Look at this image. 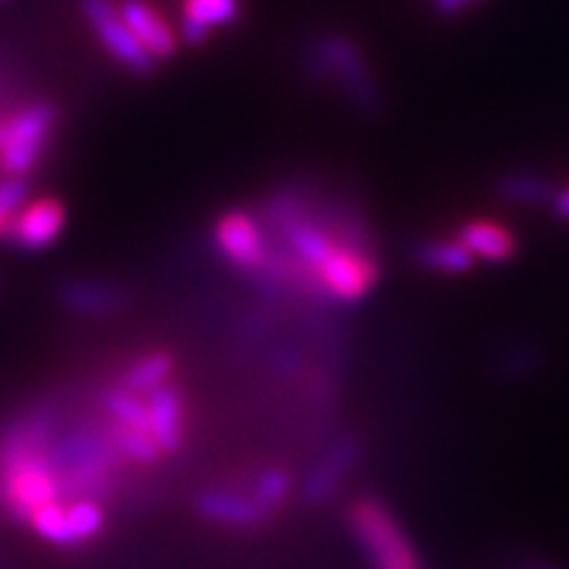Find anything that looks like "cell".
Returning a JSON list of instances; mask_svg holds the SVG:
<instances>
[{
	"label": "cell",
	"mask_w": 569,
	"mask_h": 569,
	"mask_svg": "<svg viewBox=\"0 0 569 569\" xmlns=\"http://www.w3.org/2000/svg\"><path fill=\"white\" fill-rule=\"evenodd\" d=\"M553 193V182L538 172H509L498 182V196L515 206L549 203Z\"/></svg>",
	"instance_id": "18"
},
{
	"label": "cell",
	"mask_w": 569,
	"mask_h": 569,
	"mask_svg": "<svg viewBox=\"0 0 569 569\" xmlns=\"http://www.w3.org/2000/svg\"><path fill=\"white\" fill-rule=\"evenodd\" d=\"M415 261L427 272L461 274L472 267L475 256L459 240H425L415 248Z\"/></svg>",
	"instance_id": "17"
},
{
	"label": "cell",
	"mask_w": 569,
	"mask_h": 569,
	"mask_svg": "<svg viewBox=\"0 0 569 569\" xmlns=\"http://www.w3.org/2000/svg\"><path fill=\"white\" fill-rule=\"evenodd\" d=\"M148 415H151V436L161 453H177L188 438V403L182 390L163 382L151 393H146Z\"/></svg>",
	"instance_id": "11"
},
{
	"label": "cell",
	"mask_w": 569,
	"mask_h": 569,
	"mask_svg": "<svg viewBox=\"0 0 569 569\" xmlns=\"http://www.w3.org/2000/svg\"><path fill=\"white\" fill-rule=\"evenodd\" d=\"M248 490H251L256 501H259L269 515H277V511L284 507L290 493H293V478L280 467H269L264 472L256 475Z\"/></svg>",
	"instance_id": "21"
},
{
	"label": "cell",
	"mask_w": 569,
	"mask_h": 569,
	"mask_svg": "<svg viewBox=\"0 0 569 569\" xmlns=\"http://www.w3.org/2000/svg\"><path fill=\"white\" fill-rule=\"evenodd\" d=\"M240 0H184L180 19V38L188 46H203L217 30L232 27L240 19Z\"/></svg>",
	"instance_id": "13"
},
{
	"label": "cell",
	"mask_w": 569,
	"mask_h": 569,
	"mask_svg": "<svg viewBox=\"0 0 569 569\" xmlns=\"http://www.w3.org/2000/svg\"><path fill=\"white\" fill-rule=\"evenodd\" d=\"M213 243L224 261L248 274L264 272L272 253L259 219L248 211H227L213 227Z\"/></svg>",
	"instance_id": "6"
},
{
	"label": "cell",
	"mask_w": 569,
	"mask_h": 569,
	"mask_svg": "<svg viewBox=\"0 0 569 569\" xmlns=\"http://www.w3.org/2000/svg\"><path fill=\"white\" fill-rule=\"evenodd\" d=\"M457 240L475 259L509 261L517 253L515 234L496 222H467L459 230Z\"/></svg>",
	"instance_id": "15"
},
{
	"label": "cell",
	"mask_w": 569,
	"mask_h": 569,
	"mask_svg": "<svg viewBox=\"0 0 569 569\" xmlns=\"http://www.w3.org/2000/svg\"><path fill=\"white\" fill-rule=\"evenodd\" d=\"M67 519H69V530L71 538H74V546L90 543L92 538H98L106 528V509L101 507V501L92 496H80L71 498L67 503Z\"/></svg>",
	"instance_id": "19"
},
{
	"label": "cell",
	"mask_w": 569,
	"mask_h": 569,
	"mask_svg": "<svg viewBox=\"0 0 569 569\" xmlns=\"http://www.w3.org/2000/svg\"><path fill=\"white\" fill-rule=\"evenodd\" d=\"M361 459V443L351 436L338 438L327 451L319 457V461L315 467L309 469L303 480V498L309 503H327L332 496L338 493L340 486L348 475L353 472L356 465Z\"/></svg>",
	"instance_id": "10"
},
{
	"label": "cell",
	"mask_w": 569,
	"mask_h": 569,
	"mask_svg": "<svg viewBox=\"0 0 569 569\" xmlns=\"http://www.w3.org/2000/svg\"><path fill=\"white\" fill-rule=\"evenodd\" d=\"M67 227V209L56 198H32L13 213L3 238L19 251H46L61 238Z\"/></svg>",
	"instance_id": "8"
},
{
	"label": "cell",
	"mask_w": 569,
	"mask_h": 569,
	"mask_svg": "<svg viewBox=\"0 0 569 569\" xmlns=\"http://www.w3.org/2000/svg\"><path fill=\"white\" fill-rule=\"evenodd\" d=\"M80 11L90 24L96 40L111 56L119 67L130 71L134 77L153 74L159 61L148 53V48L134 38V32L127 27L122 13L117 9V0H80Z\"/></svg>",
	"instance_id": "5"
},
{
	"label": "cell",
	"mask_w": 569,
	"mask_h": 569,
	"mask_svg": "<svg viewBox=\"0 0 569 569\" xmlns=\"http://www.w3.org/2000/svg\"><path fill=\"white\" fill-rule=\"evenodd\" d=\"M196 511L213 525H224L234 530H256L272 522L274 515L256 501L251 490L234 488H209L196 498Z\"/></svg>",
	"instance_id": "9"
},
{
	"label": "cell",
	"mask_w": 569,
	"mask_h": 569,
	"mask_svg": "<svg viewBox=\"0 0 569 569\" xmlns=\"http://www.w3.org/2000/svg\"><path fill=\"white\" fill-rule=\"evenodd\" d=\"M61 480L46 451L0 457V507L13 519H30L48 503L61 501Z\"/></svg>",
	"instance_id": "4"
},
{
	"label": "cell",
	"mask_w": 569,
	"mask_h": 569,
	"mask_svg": "<svg viewBox=\"0 0 569 569\" xmlns=\"http://www.w3.org/2000/svg\"><path fill=\"white\" fill-rule=\"evenodd\" d=\"M317 293L340 303H356L377 284V264L369 256L340 246L315 272Z\"/></svg>",
	"instance_id": "7"
},
{
	"label": "cell",
	"mask_w": 569,
	"mask_h": 569,
	"mask_svg": "<svg viewBox=\"0 0 569 569\" xmlns=\"http://www.w3.org/2000/svg\"><path fill=\"white\" fill-rule=\"evenodd\" d=\"M530 569H536V567H530Z\"/></svg>",
	"instance_id": "25"
},
{
	"label": "cell",
	"mask_w": 569,
	"mask_h": 569,
	"mask_svg": "<svg viewBox=\"0 0 569 569\" xmlns=\"http://www.w3.org/2000/svg\"><path fill=\"white\" fill-rule=\"evenodd\" d=\"M6 3H11V0H0V6H6Z\"/></svg>",
	"instance_id": "24"
},
{
	"label": "cell",
	"mask_w": 569,
	"mask_h": 569,
	"mask_svg": "<svg viewBox=\"0 0 569 569\" xmlns=\"http://www.w3.org/2000/svg\"><path fill=\"white\" fill-rule=\"evenodd\" d=\"M27 522H30V528L38 532L46 543L59 546V549H77L74 538H71V530H69L67 503L61 501L48 503V507L34 511Z\"/></svg>",
	"instance_id": "20"
},
{
	"label": "cell",
	"mask_w": 569,
	"mask_h": 569,
	"mask_svg": "<svg viewBox=\"0 0 569 569\" xmlns=\"http://www.w3.org/2000/svg\"><path fill=\"white\" fill-rule=\"evenodd\" d=\"M348 528L375 569H422L407 530L377 496L356 498L348 507Z\"/></svg>",
	"instance_id": "3"
},
{
	"label": "cell",
	"mask_w": 569,
	"mask_h": 569,
	"mask_svg": "<svg viewBox=\"0 0 569 569\" xmlns=\"http://www.w3.org/2000/svg\"><path fill=\"white\" fill-rule=\"evenodd\" d=\"M551 209L561 219V222H569V188H561L553 193Z\"/></svg>",
	"instance_id": "22"
},
{
	"label": "cell",
	"mask_w": 569,
	"mask_h": 569,
	"mask_svg": "<svg viewBox=\"0 0 569 569\" xmlns=\"http://www.w3.org/2000/svg\"><path fill=\"white\" fill-rule=\"evenodd\" d=\"M59 298L69 311L90 317L117 315L127 303L124 290L103 280H69L61 284Z\"/></svg>",
	"instance_id": "14"
},
{
	"label": "cell",
	"mask_w": 569,
	"mask_h": 569,
	"mask_svg": "<svg viewBox=\"0 0 569 569\" xmlns=\"http://www.w3.org/2000/svg\"><path fill=\"white\" fill-rule=\"evenodd\" d=\"M469 3H475V0H432V6L440 13H459L461 9H467Z\"/></svg>",
	"instance_id": "23"
},
{
	"label": "cell",
	"mask_w": 569,
	"mask_h": 569,
	"mask_svg": "<svg viewBox=\"0 0 569 569\" xmlns=\"http://www.w3.org/2000/svg\"><path fill=\"white\" fill-rule=\"evenodd\" d=\"M174 375V356L169 351H148L140 359H134L130 367L122 372L119 386L130 390V393L146 396L163 382L172 380Z\"/></svg>",
	"instance_id": "16"
},
{
	"label": "cell",
	"mask_w": 569,
	"mask_h": 569,
	"mask_svg": "<svg viewBox=\"0 0 569 569\" xmlns=\"http://www.w3.org/2000/svg\"><path fill=\"white\" fill-rule=\"evenodd\" d=\"M117 9L127 21V27L134 32V38L148 48V53L156 61L172 59L177 46H180V34L172 30V24L148 0H117Z\"/></svg>",
	"instance_id": "12"
},
{
	"label": "cell",
	"mask_w": 569,
	"mask_h": 569,
	"mask_svg": "<svg viewBox=\"0 0 569 569\" xmlns=\"http://www.w3.org/2000/svg\"><path fill=\"white\" fill-rule=\"evenodd\" d=\"M61 111L53 101H27L0 119V172L27 180L40 161L59 127Z\"/></svg>",
	"instance_id": "2"
},
{
	"label": "cell",
	"mask_w": 569,
	"mask_h": 569,
	"mask_svg": "<svg viewBox=\"0 0 569 569\" xmlns=\"http://www.w3.org/2000/svg\"><path fill=\"white\" fill-rule=\"evenodd\" d=\"M303 71L311 82H338L343 96L356 109L375 113L382 106L372 69L351 38L340 32H327L303 51Z\"/></svg>",
	"instance_id": "1"
}]
</instances>
